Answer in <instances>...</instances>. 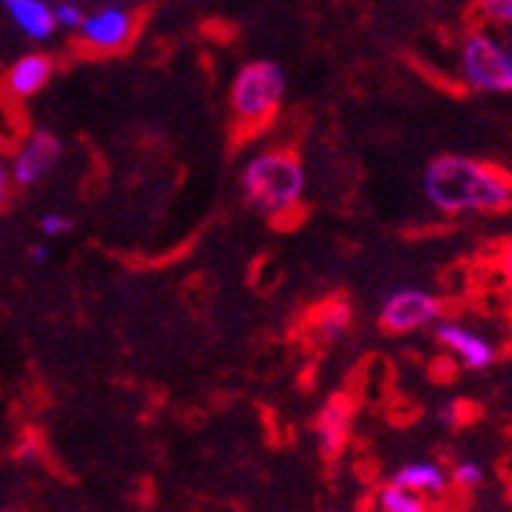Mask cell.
Here are the masks:
<instances>
[{
    "label": "cell",
    "instance_id": "6da1fadb",
    "mask_svg": "<svg viewBox=\"0 0 512 512\" xmlns=\"http://www.w3.org/2000/svg\"><path fill=\"white\" fill-rule=\"evenodd\" d=\"M424 191L430 203L445 215L503 212L512 200L509 178L500 169L457 154L430 163L424 175Z\"/></svg>",
    "mask_w": 512,
    "mask_h": 512
},
{
    "label": "cell",
    "instance_id": "7a4b0ae2",
    "mask_svg": "<svg viewBox=\"0 0 512 512\" xmlns=\"http://www.w3.org/2000/svg\"><path fill=\"white\" fill-rule=\"evenodd\" d=\"M301 194H304V166L295 151L261 154L243 172L246 203L267 218L292 212Z\"/></svg>",
    "mask_w": 512,
    "mask_h": 512
},
{
    "label": "cell",
    "instance_id": "3957f363",
    "mask_svg": "<svg viewBox=\"0 0 512 512\" xmlns=\"http://www.w3.org/2000/svg\"><path fill=\"white\" fill-rule=\"evenodd\" d=\"M286 74L273 62H249L230 86V108L234 117L246 126H261L273 117L283 102Z\"/></svg>",
    "mask_w": 512,
    "mask_h": 512
},
{
    "label": "cell",
    "instance_id": "277c9868",
    "mask_svg": "<svg viewBox=\"0 0 512 512\" xmlns=\"http://www.w3.org/2000/svg\"><path fill=\"white\" fill-rule=\"evenodd\" d=\"M460 71L479 92H509L512 89V56L491 34H470L460 53Z\"/></svg>",
    "mask_w": 512,
    "mask_h": 512
},
{
    "label": "cell",
    "instance_id": "5b68a950",
    "mask_svg": "<svg viewBox=\"0 0 512 512\" xmlns=\"http://www.w3.org/2000/svg\"><path fill=\"white\" fill-rule=\"evenodd\" d=\"M445 307L436 295L424 289H399L393 292L381 307V325L393 335H411L421 332L436 319H442Z\"/></svg>",
    "mask_w": 512,
    "mask_h": 512
},
{
    "label": "cell",
    "instance_id": "8992f818",
    "mask_svg": "<svg viewBox=\"0 0 512 512\" xmlns=\"http://www.w3.org/2000/svg\"><path fill=\"white\" fill-rule=\"evenodd\" d=\"M135 31V16L123 7H105L92 16H83L80 34L83 40L99 53H117L132 40Z\"/></svg>",
    "mask_w": 512,
    "mask_h": 512
},
{
    "label": "cell",
    "instance_id": "52a82bcc",
    "mask_svg": "<svg viewBox=\"0 0 512 512\" xmlns=\"http://www.w3.org/2000/svg\"><path fill=\"white\" fill-rule=\"evenodd\" d=\"M59 154H62V145H59V138L53 132H46V129L31 132L28 142L19 148L13 166H10L13 181L22 184V188H28V184H37L46 172L56 166Z\"/></svg>",
    "mask_w": 512,
    "mask_h": 512
},
{
    "label": "cell",
    "instance_id": "ba28073f",
    "mask_svg": "<svg viewBox=\"0 0 512 512\" xmlns=\"http://www.w3.org/2000/svg\"><path fill=\"white\" fill-rule=\"evenodd\" d=\"M353 430V399L347 393H335L316 414V439L325 457H338L350 442Z\"/></svg>",
    "mask_w": 512,
    "mask_h": 512
},
{
    "label": "cell",
    "instance_id": "9c48e42d",
    "mask_svg": "<svg viewBox=\"0 0 512 512\" xmlns=\"http://www.w3.org/2000/svg\"><path fill=\"white\" fill-rule=\"evenodd\" d=\"M436 341L473 371H485L497 362V347L488 338L463 329L457 322H442L436 329Z\"/></svg>",
    "mask_w": 512,
    "mask_h": 512
},
{
    "label": "cell",
    "instance_id": "30bf717a",
    "mask_svg": "<svg viewBox=\"0 0 512 512\" xmlns=\"http://www.w3.org/2000/svg\"><path fill=\"white\" fill-rule=\"evenodd\" d=\"M393 485L405 488V491H414V494H430V497H442L445 488H448V476L439 463L433 460H411L405 467H399L390 479Z\"/></svg>",
    "mask_w": 512,
    "mask_h": 512
},
{
    "label": "cell",
    "instance_id": "8fae6325",
    "mask_svg": "<svg viewBox=\"0 0 512 512\" xmlns=\"http://www.w3.org/2000/svg\"><path fill=\"white\" fill-rule=\"evenodd\" d=\"M53 77V59L43 56V53H31V56H22L10 74H7V89L13 92L16 99H28L34 92H40L46 83Z\"/></svg>",
    "mask_w": 512,
    "mask_h": 512
},
{
    "label": "cell",
    "instance_id": "7c38bea8",
    "mask_svg": "<svg viewBox=\"0 0 512 512\" xmlns=\"http://www.w3.org/2000/svg\"><path fill=\"white\" fill-rule=\"evenodd\" d=\"M4 7L13 13L16 25L31 37V40H50L56 34V16L43 0H4Z\"/></svg>",
    "mask_w": 512,
    "mask_h": 512
},
{
    "label": "cell",
    "instance_id": "4fadbf2b",
    "mask_svg": "<svg viewBox=\"0 0 512 512\" xmlns=\"http://www.w3.org/2000/svg\"><path fill=\"white\" fill-rule=\"evenodd\" d=\"M378 512H427V500L421 494L387 482L378 491Z\"/></svg>",
    "mask_w": 512,
    "mask_h": 512
},
{
    "label": "cell",
    "instance_id": "5bb4252c",
    "mask_svg": "<svg viewBox=\"0 0 512 512\" xmlns=\"http://www.w3.org/2000/svg\"><path fill=\"white\" fill-rule=\"evenodd\" d=\"M350 319H353L350 304L335 301V304H329V307H325V310L319 313V319H316V332H319V338H325V341H338V338L350 329Z\"/></svg>",
    "mask_w": 512,
    "mask_h": 512
},
{
    "label": "cell",
    "instance_id": "9a60e30c",
    "mask_svg": "<svg viewBox=\"0 0 512 512\" xmlns=\"http://www.w3.org/2000/svg\"><path fill=\"white\" fill-rule=\"evenodd\" d=\"M482 479H485V473H482V467H479L476 460H460L457 467L451 470V476H448V482H451V485H457V488H463V491L479 488V485H482Z\"/></svg>",
    "mask_w": 512,
    "mask_h": 512
},
{
    "label": "cell",
    "instance_id": "2e32d148",
    "mask_svg": "<svg viewBox=\"0 0 512 512\" xmlns=\"http://www.w3.org/2000/svg\"><path fill=\"white\" fill-rule=\"evenodd\" d=\"M479 7L497 25H509L512 22V0H479Z\"/></svg>",
    "mask_w": 512,
    "mask_h": 512
},
{
    "label": "cell",
    "instance_id": "e0dca14e",
    "mask_svg": "<svg viewBox=\"0 0 512 512\" xmlns=\"http://www.w3.org/2000/svg\"><path fill=\"white\" fill-rule=\"evenodd\" d=\"M71 227H74V221L68 215H62V212H50V215L40 218V230L46 237H62V234H68Z\"/></svg>",
    "mask_w": 512,
    "mask_h": 512
},
{
    "label": "cell",
    "instance_id": "ac0fdd59",
    "mask_svg": "<svg viewBox=\"0 0 512 512\" xmlns=\"http://www.w3.org/2000/svg\"><path fill=\"white\" fill-rule=\"evenodd\" d=\"M53 16H56V25H62V28H80V22H83V10L77 4H68V0L56 4Z\"/></svg>",
    "mask_w": 512,
    "mask_h": 512
},
{
    "label": "cell",
    "instance_id": "d6986e66",
    "mask_svg": "<svg viewBox=\"0 0 512 512\" xmlns=\"http://www.w3.org/2000/svg\"><path fill=\"white\" fill-rule=\"evenodd\" d=\"M13 197V175H10V166L0 160V206H7Z\"/></svg>",
    "mask_w": 512,
    "mask_h": 512
},
{
    "label": "cell",
    "instance_id": "ffe728a7",
    "mask_svg": "<svg viewBox=\"0 0 512 512\" xmlns=\"http://www.w3.org/2000/svg\"><path fill=\"white\" fill-rule=\"evenodd\" d=\"M28 258H31L34 264H46V261H50V252H46V246H31V249H28Z\"/></svg>",
    "mask_w": 512,
    "mask_h": 512
},
{
    "label": "cell",
    "instance_id": "44dd1931",
    "mask_svg": "<svg viewBox=\"0 0 512 512\" xmlns=\"http://www.w3.org/2000/svg\"><path fill=\"white\" fill-rule=\"evenodd\" d=\"M0 512H16V509H0Z\"/></svg>",
    "mask_w": 512,
    "mask_h": 512
}]
</instances>
